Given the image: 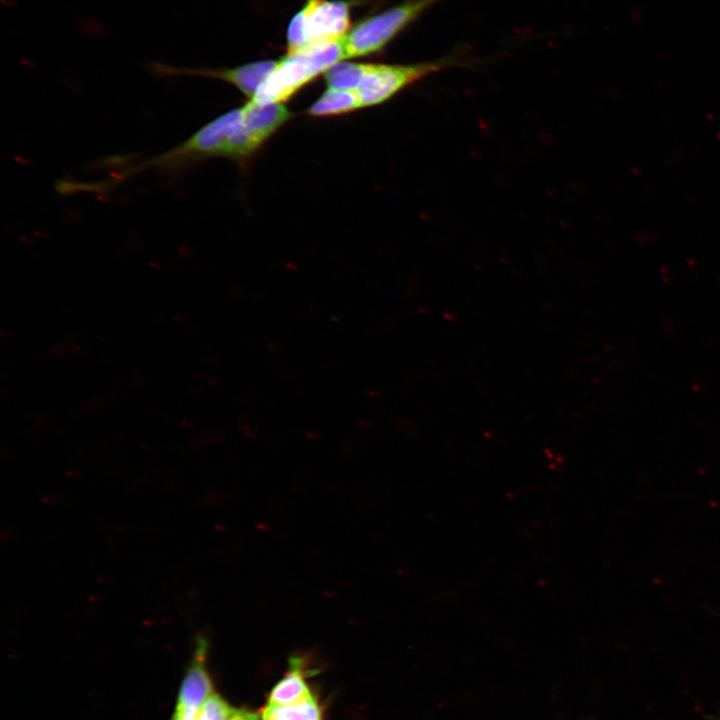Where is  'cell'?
Returning a JSON list of instances; mask_svg holds the SVG:
<instances>
[{"instance_id": "obj_1", "label": "cell", "mask_w": 720, "mask_h": 720, "mask_svg": "<svg viewBox=\"0 0 720 720\" xmlns=\"http://www.w3.org/2000/svg\"><path fill=\"white\" fill-rule=\"evenodd\" d=\"M344 58L343 38L314 43L287 53L278 60L251 100L262 104L283 103Z\"/></svg>"}, {"instance_id": "obj_2", "label": "cell", "mask_w": 720, "mask_h": 720, "mask_svg": "<svg viewBox=\"0 0 720 720\" xmlns=\"http://www.w3.org/2000/svg\"><path fill=\"white\" fill-rule=\"evenodd\" d=\"M441 1L444 0H407L361 21L343 37L345 57L378 52L426 10Z\"/></svg>"}, {"instance_id": "obj_3", "label": "cell", "mask_w": 720, "mask_h": 720, "mask_svg": "<svg viewBox=\"0 0 720 720\" xmlns=\"http://www.w3.org/2000/svg\"><path fill=\"white\" fill-rule=\"evenodd\" d=\"M456 56L415 64H370L355 90L361 107L381 104L408 86L450 66L457 65Z\"/></svg>"}, {"instance_id": "obj_4", "label": "cell", "mask_w": 720, "mask_h": 720, "mask_svg": "<svg viewBox=\"0 0 720 720\" xmlns=\"http://www.w3.org/2000/svg\"><path fill=\"white\" fill-rule=\"evenodd\" d=\"M277 62L278 60H262L233 68H192L150 62L146 69L159 78L198 76L221 80L232 84L252 99L260 85L275 69Z\"/></svg>"}, {"instance_id": "obj_5", "label": "cell", "mask_w": 720, "mask_h": 720, "mask_svg": "<svg viewBox=\"0 0 720 720\" xmlns=\"http://www.w3.org/2000/svg\"><path fill=\"white\" fill-rule=\"evenodd\" d=\"M208 640L202 634L195 637L193 655L188 663L176 695L174 711L193 713L215 692L207 668Z\"/></svg>"}, {"instance_id": "obj_6", "label": "cell", "mask_w": 720, "mask_h": 720, "mask_svg": "<svg viewBox=\"0 0 720 720\" xmlns=\"http://www.w3.org/2000/svg\"><path fill=\"white\" fill-rule=\"evenodd\" d=\"M308 45L343 38L350 27V5L342 0H307L299 11Z\"/></svg>"}, {"instance_id": "obj_7", "label": "cell", "mask_w": 720, "mask_h": 720, "mask_svg": "<svg viewBox=\"0 0 720 720\" xmlns=\"http://www.w3.org/2000/svg\"><path fill=\"white\" fill-rule=\"evenodd\" d=\"M291 117L282 103L262 104L252 100L241 107V122L249 137L261 147Z\"/></svg>"}, {"instance_id": "obj_8", "label": "cell", "mask_w": 720, "mask_h": 720, "mask_svg": "<svg viewBox=\"0 0 720 720\" xmlns=\"http://www.w3.org/2000/svg\"><path fill=\"white\" fill-rule=\"evenodd\" d=\"M307 658L295 655L289 659L286 675L272 688L267 704L290 705L313 696L306 681L309 670L306 669Z\"/></svg>"}, {"instance_id": "obj_9", "label": "cell", "mask_w": 720, "mask_h": 720, "mask_svg": "<svg viewBox=\"0 0 720 720\" xmlns=\"http://www.w3.org/2000/svg\"><path fill=\"white\" fill-rule=\"evenodd\" d=\"M361 107L360 99L355 90H326L307 110L315 117L341 115L355 111Z\"/></svg>"}, {"instance_id": "obj_10", "label": "cell", "mask_w": 720, "mask_h": 720, "mask_svg": "<svg viewBox=\"0 0 720 720\" xmlns=\"http://www.w3.org/2000/svg\"><path fill=\"white\" fill-rule=\"evenodd\" d=\"M260 716L261 720H323L321 707L314 696L290 705L267 704Z\"/></svg>"}, {"instance_id": "obj_11", "label": "cell", "mask_w": 720, "mask_h": 720, "mask_svg": "<svg viewBox=\"0 0 720 720\" xmlns=\"http://www.w3.org/2000/svg\"><path fill=\"white\" fill-rule=\"evenodd\" d=\"M367 63H341L331 66L324 73L327 86L330 89L356 90L366 72Z\"/></svg>"}, {"instance_id": "obj_12", "label": "cell", "mask_w": 720, "mask_h": 720, "mask_svg": "<svg viewBox=\"0 0 720 720\" xmlns=\"http://www.w3.org/2000/svg\"><path fill=\"white\" fill-rule=\"evenodd\" d=\"M260 713L248 710L247 708H235L229 720H260Z\"/></svg>"}, {"instance_id": "obj_13", "label": "cell", "mask_w": 720, "mask_h": 720, "mask_svg": "<svg viewBox=\"0 0 720 720\" xmlns=\"http://www.w3.org/2000/svg\"><path fill=\"white\" fill-rule=\"evenodd\" d=\"M170 720H203L198 711L193 713H172Z\"/></svg>"}]
</instances>
